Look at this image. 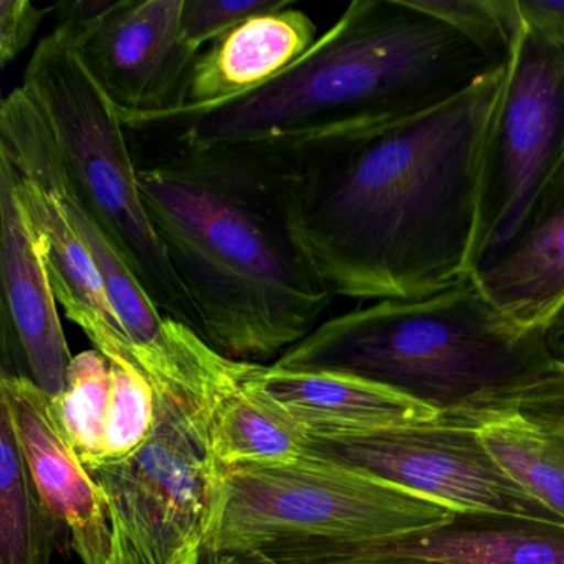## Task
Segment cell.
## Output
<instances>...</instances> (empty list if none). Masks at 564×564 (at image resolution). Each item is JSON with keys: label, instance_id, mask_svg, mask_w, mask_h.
<instances>
[{"label": "cell", "instance_id": "e0dca14e", "mask_svg": "<svg viewBox=\"0 0 564 564\" xmlns=\"http://www.w3.org/2000/svg\"><path fill=\"white\" fill-rule=\"evenodd\" d=\"M0 174L11 181L31 220L44 253L52 290L67 318L85 333L94 349L110 361H127L130 348L127 333L111 308L100 272L61 200L51 189L22 176L2 160Z\"/></svg>", "mask_w": 564, "mask_h": 564}, {"label": "cell", "instance_id": "52a82bcc", "mask_svg": "<svg viewBox=\"0 0 564 564\" xmlns=\"http://www.w3.org/2000/svg\"><path fill=\"white\" fill-rule=\"evenodd\" d=\"M94 477L110 503L105 564H203L210 485L204 429L158 402L150 441Z\"/></svg>", "mask_w": 564, "mask_h": 564}, {"label": "cell", "instance_id": "7402d4cb", "mask_svg": "<svg viewBox=\"0 0 564 564\" xmlns=\"http://www.w3.org/2000/svg\"><path fill=\"white\" fill-rule=\"evenodd\" d=\"M52 411L85 467L94 474L105 465L111 414L110 359L88 349L72 359L67 382Z\"/></svg>", "mask_w": 564, "mask_h": 564}, {"label": "cell", "instance_id": "6da1fadb", "mask_svg": "<svg viewBox=\"0 0 564 564\" xmlns=\"http://www.w3.org/2000/svg\"><path fill=\"white\" fill-rule=\"evenodd\" d=\"M505 75L419 117L280 150L296 229L333 296L419 300L471 275L481 156Z\"/></svg>", "mask_w": 564, "mask_h": 564}, {"label": "cell", "instance_id": "f1b7e54d", "mask_svg": "<svg viewBox=\"0 0 564 564\" xmlns=\"http://www.w3.org/2000/svg\"><path fill=\"white\" fill-rule=\"evenodd\" d=\"M544 341L554 365L564 369V302L544 325Z\"/></svg>", "mask_w": 564, "mask_h": 564}, {"label": "cell", "instance_id": "4316f807", "mask_svg": "<svg viewBox=\"0 0 564 564\" xmlns=\"http://www.w3.org/2000/svg\"><path fill=\"white\" fill-rule=\"evenodd\" d=\"M518 414L541 424L564 427V369L557 368L531 388L518 404Z\"/></svg>", "mask_w": 564, "mask_h": 564}, {"label": "cell", "instance_id": "44dd1931", "mask_svg": "<svg viewBox=\"0 0 564 564\" xmlns=\"http://www.w3.org/2000/svg\"><path fill=\"white\" fill-rule=\"evenodd\" d=\"M495 460L564 521V427L505 415L480 427Z\"/></svg>", "mask_w": 564, "mask_h": 564}, {"label": "cell", "instance_id": "ac0fdd59", "mask_svg": "<svg viewBox=\"0 0 564 564\" xmlns=\"http://www.w3.org/2000/svg\"><path fill=\"white\" fill-rule=\"evenodd\" d=\"M318 39L315 22L293 6L242 22L199 54L187 80L186 104L163 123L263 87L295 65Z\"/></svg>", "mask_w": 564, "mask_h": 564}, {"label": "cell", "instance_id": "8992f818", "mask_svg": "<svg viewBox=\"0 0 564 564\" xmlns=\"http://www.w3.org/2000/svg\"><path fill=\"white\" fill-rule=\"evenodd\" d=\"M21 87L44 117L78 199L144 292L163 316L203 338V323L148 217L127 127L74 45L57 31L42 39Z\"/></svg>", "mask_w": 564, "mask_h": 564}, {"label": "cell", "instance_id": "ffe728a7", "mask_svg": "<svg viewBox=\"0 0 564 564\" xmlns=\"http://www.w3.org/2000/svg\"><path fill=\"white\" fill-rule=\"evenodd\" d=\"M64 534L42 505L11 419L0 408V564H51Z\"/></svg>", "mask_w": 564, "mask_h": 564}, {"label": "cell", "instance_id": "ba28073f", "mask_svg": "<svg viewBox=\"0 0 564 564\" xmlns=\"http://www.w3.org/2000/svg\"><path fill=\"white\" fill-rule=\"evenodd\" d=\"M563 158L564 45L524 25L481 156L474 270L511 239Z\"/></svg>", "mask_w": 564, "mask_h": 564}, {"label": "cell", "instance_id": "7a4b0ae2", "mask_svg": "<svg viewBox=\"0 0 564 564\" xmlns=\"http://www.w3.org/2000/svg\"><path fill=\"white\" fill-rule=\"evenodd\" d=\"M138 184L210 348L263 365L318 328L335 296L296 229L285 151L180 147L138 164Z\"/></svg>", "mask_w": 564, "mask_h": 564}, {"label": "cell", "instance_id": "d4e9b609", "mask_svg": "<svg viewBox=\"0 0 564 564\" xmlns=\"http://www.w3.org/2000/svg\"><path fill=\"white\" fill-rule=\"evenodd\" d=\"M290 0H184L183 39L194 52L257 15L290 8Z\"/></svg>", "mask_w": 564, "mask_h": 564}, {"label": "cell", "instance_id": "603a6c76", "mask_svg": "<svg viewBox=\"0 0 564 564\" xmlns=\"http://www.w3.org/2000/svg\"><path fill=\"white\" fill-rule=\"evenodd\" d=\"M110 369L111 414L104 467L133 457L150 441L158 421L156 394L147 378L121 359L110 361Z\"/></svg>", "mask_w": 564, "mask_h": 564}, {"label": "cell", "instance_id": "d6986e66", "mask_svg": "<svg viewBox=\"0 0 564 564\" xmlns=\"http://www.w3.org/2000/svg\"><path fill=\"white\" fill-rule=\"evenodd\" d=\"M243 372L239 384L220 399L207 429L213 478L237 468L275 467L306 457L308 435L250 388Z\"/></svg>", "mask_w": 564, "mask_h": 564}, {"label": "cell", "instance_id": "30bf717a", "mask_svg": "<svg viewBox=\"0 0 564 564\" xmlns=\"http://www.w3.org/2000/svg\"><path fill=\"white\" fill-rule=\"evenodd\" d=\"M306 457L341 465L455 511L564 523L495 460L480 429L435 424L308 435Z\"/></svg>", "mask_w": 564, "mask_h": 564}, {"label": "cell", "instance_id": "3957f363", "mask_svg": "<svg viewBox=\"0 0 564 564\" xmlns=\"http://www.w3.org/2000/svg\"><path fill=\"white\" fill-rule=\"evenodd\" d=\"M507 67L414 0H356L289 70L176 120L177 144L296 150L427 113Z\"/></svg>", "mask_w": 564, "mask_h": 564}, {"label": "cell", "instance_id": "f546056e", "mask_svg": "<svg viewBox=\"0 0 564 564\" xmlns=\"http://www.w3.org/2000/svg\"><path fill=\"white\" fill-rule=\"evenodd\" d=\"M329 564H447L441 561L421 560V557L402 556H366L352 557V560L336 561Z\"/></svg>", "mask_w": 564, "mask_h": 564}, {"label": "cell", "instance_id": "484cf974", "mask_svg": "<svg viewBox=\"0 0 564 564\" xmlns=\"http://www.w3.org/2000/svg\"><path fill=\"white\" fill-rule=\"evenodd\" d=\"M52 8L41 9L31 0L0 2V65L8 68L18 61L37 34Z\"/></svg>", "mask_w": 564, "mask_h": 564}, {"label": "cell", "instance_id": "5bb4252c", "mask_svg": "<svg viewBox=\"0 0 564 564\" xmlns=\"http://www.w3.org/2000/svg\"><path fill=\"white\" fill-rule=\"evenodd\" d=\"M366 556L421 557L447 564H564V523L497 511H455L437 527L322 547L305 564Z\"/></svg>", "mask_w": 564, "mask_h": 564}, {"label": "cell", "instance_id": "2e32d148", "mask_svg": "<svg viewBox=\"0 0 564 564\" xmlns=\"http://www.w3.org/2000/svg\"><path fill=\"white\" fill-rule=\"evenodd\" d=\"M470 276L514 322L527 328L546 325L564 302V158L511 239Z\"/></svg>", "mask_w": 564, "mask_h": 564}, {"label": "cell", "instance_id": "cb8c5ba5", "mask_svg": "<svg viewBox=\"0 0 564 564\" xmlns=\"http://www.w3.org/2000/svg\"><path fill=\"white\" fill-rule=\"evenodd\" d=\"M414 4L507 64L524 31L518 0H414Z\"/></svg>", "mask_w": 564, "mask_h": 564}, {"label": "cell", "instance_id": "7c38bea8", "mask_svg": "<svg viewBox=\"0 0 564 564\" xmlns=\"http://www.w3.org/2000/svg\"><path fill=\"white\" fill-rule=\"evenodd\" d=\"M2 372L57 398L72 359L41 243L14 187L0 174Z\"/></svg>", "mask_w": 564, "mask_h": 564}, {"label": "cell", "instance_id": "83f0119b", "mask_svg": "<svg viewBox=\"0 0 564 564\" xmlns=\"http://www.w3.org/2000/svg\"><path fill=\"white\" fill-rule=\"evenodd\" d=\"M518 9L527 28L564 45V2L518 0Z\"/></svg>", "mask_w": 564, "mask_h": 564}, {"label": "cell", "instance_id": "5b68a950", "mask_svg": "<svg viewBox=\"0 0 564 564\" xmlns=\"http://www.w3.org/2000/svg\"><path fill=\"white\" fill-rule=\"evenodd\" d=\"M455 510L341 465L305 457L210 477L203 564H276L333 544L401 536Z\"/></svg>", "mask_w": 564, "mask_h": 564}, {"label": "cell", "instance_id": "9a60e30c", "mask_svg": "<svg viewBox=\"0 0 564 564\" xmlns=\"http://www.w3.org/2000/svg\"><path fill=\"white\" fill-rule=\"evenodd\" d=\"M243 381L306 435L452 425L437 412L398 392L336 372L247 362Z\"/></svg>", "mask_w": 564, "mask_h": 564}, {"label": "cell", "instance_id": "277c9868", "mask_svg": "<svg viewBox=\"0 0 564 564\" xmlns=\"http://www.w3.org/2000/svg\"><path fill=\"white\" fill-rule=\"evenodd\" d=\"M273 365L362 379L471 429L518 412L556 369L544 326L511 319L471 276L437 295L381 300L319 323Z\"/></svg>", "mask_w": 564, "mask_h": 564}, {"label": "cell", "instance_id": "4fadbf2b", "mask_svg": "<svg viewBox=\"0 0 564 564\" xmlns=\"http://www.w3.org/2000/svg\"><path fill=\"white\" fill-rule=\"evenodd\" d=\"M0 408L11 419L39 498L68 534L84 564H105L111 543L110 503L52 411L51 398L25 378L0 375Z\"/></svg>", "mask_w": 564, "mask_h": 564}, {"label": "cell", "instance_id": "8fae6325", "mask_svg": "<svg viewBox=\"0 0 564 564\" xmlns=\"http://www.w3.org/2000/svg\"><path fill=\"white\" fill-rule=\"evenodd\" d=\"M184 0H117L74 45L127 128H147L186 104L199 54L184 42ZM61 34V32H58Z\"/></svg>", "mask_w": 564, "mask_h": 564}, {"label": "cell", "instance_id": "9c48e42d", "mask_svg": "<svg viewBox=\"0 0 564 564\" xmlns=\"http://www.w3.org/2000/svg\"><path fill=\"white\" fill-rule=\"evenodd\" d=\"M0 160L55 194L87 246L118 322L127 333V362L147 378L158 401L183 405L191 392L189 358L180 336L144 292L107 234L78 199L54 137L19 85L0 107Z\"/></svg>", "mask_w": 564, "mask_h": 564}]
</instances>
